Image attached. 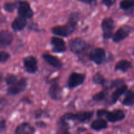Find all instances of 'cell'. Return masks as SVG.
<instances>
[{
	"label": "cell",
	"instance_id": "cell-1",
	"mask_svg": "<svg viewBox=\"0 0 134 134\" xmlns=\"http://www.w3.org/2000/svg\"><path fill=\"white\" fill-rule=\"evenodd\" d=\"M79 20V14L78 13H73L70 14L68 22L65 25H59L54 26L51 29V32L54 35L60 37H67L71 35L75 30Z\"/></svg>",
	"mask_w": 134,
	"mask_h": 134
},
{
	"label": "cell",
	"instance_id": "cell-2",
	"mask_svg": "<svg viewBox=\"0 0 134 134\" xmlns=\"http://www.w3.org/2000/svg\"><path fill=\"white\" fill-rule=\"evenodd\" d=\"M88 59L95 64H102L106 59V53L102 48H94L88 54Z\"/></svg>",
	"mask_w": 134,
	"mask_h": 134
},
{
	"label": "cell",
	"instance_id": "cell-3",
	"mask_svg": "<svg viewBox=\"0 0 134 134\" xmlns=\"http://www.w3.org/2000/svg\"><path fill=\"white\" fill-rule=\"evenodd\" d=\"M86 43L81 38H75L70 40L69 47L70 51L75 55H79L84 52L86 49Z\"/></svg>",
	"mask_w": 134,
	"mask_h": 134
},
{
	"label": "cell",
	"instance_id": "cell-4",
	"mask_svg": "<svg viewBox=\"0 0 134 134\" xmlns=\"http://www.w3.org/2000/svg\"><path fill=\"white\" fill-rule=\"evenodd\" d=\"M17 9L18 16L26 19L31 18L34 15V11L30 7V3L26 1H20Z\"/></svg>",
	"mask_w": 134,
	"mask_h": 134
},
{
	"label": "cell",
	"instance_id": "cell-5",
	"mask_svg": "<svg viewBox=\"0 0 134 134\" xmlns=\"http://www.w3.org/2000/svg\"><path fill=\"white\" fill-rule=\"evenodd\" d=\"M103 36L105 39H109L113 37V32L115 28V22L112 18H105L102 22Z\"/></svg>",
	"mask_w": 134,
	"mask_h": 134
},
{
	"label": "cell",
	"instance_id": "cell-6",
	"mask_svg": "<svg viewBox=\"0 0 134 134\" xmlns=\"http://www.w3.org/2000/svg\"><path fill=\"white\" fill-rule=\"evenodd\" d=\"M132 28L128 25H124L121 26L113 35L112 39L113 42L119 43L125 39L129 36L130 34L132 32Z\"/></svg>",
	"mask_w": 134,
	"mask_h": 134
},
{
	"label": "cell",
	"instance_id": "cell-7",
	"mask_svg": "<svg viewBox=\"0 0 134 134\" xmlns=\"http://www.w3.org/2000/svg\"><path fill=\"white\" fill-rule=\"evenodd\" d=\"M86 76L84 74L72 72L68 80V87L69 89H73L82 85L85 81Z\"/></svg>",
	"mask_w": 134,
	"mask_h": 134
},
{
	"label": "cell",
	"instance_id": "cell-8",
	"mask_svg": "<svg viewBox=\"0 0 134 134\" xmlns=\"http://www.w3.org/2000/svg\"><path fill=\"white\" fill-rule=\"evenodd\" d=\"M27 87V80L25 78H21L15 84L9 87L7 90L9 95H16L24 91Z\"/></svg>",
	"mask_w": 134,
	"mask_h": 134
},
{
	"label": "cell",
	"instance_id": "cell-9",
	"mask_svg": "<svg viewBox=\"0 0 134 134\" xmlns=\"http://www.w3.org/2000/svg\"><path fill=\"white\" fill-rule=\"evenodd\" d=\"M25 70L29 74H35L38 70L37 60L34 56H27L23 59Z\"/></svg>",
	"mask_w": 134,
	"mask_h": 134
},
{
	"label": "cell",
	"instance_id": "cell-10",
	"mask_svg": "<svg viewBox=\"0 0 134 134\" xmlns=\"http://www.w3.org/2000/svg\"><path fill=\"white\" fill-rule=\"evenodd\" d=\"M52 52L56 53H61L66 51L67 47L65 41L58 37H52L51 38Z\"/></svg>",
	"mask_w": 134,
	"mask_h": 134
},
{
	"label": "cell",
	"instance_id": "cell-11",
	"mask_svg": "<svg viewBox=\"0 0 134 134\" xmlns=\"http://www.w3.org/2000/svg\"><path fill=\"white\" fill-rule=\"evenodd\" d=\"M63 90L62 88L57 82H54L51 84V87L48 89V95L51 99L58 101L60 100L62 97Z\"/></svg>",
	"mask_w": 134,
	"mask_h": 134
},
{
	"label": "cell",
	"instance_id": "cell-12",
	"mask_svg": "<svg viewBox=\"0 0 134 134\" xmlns=\"http://www.w3.org/2000/svg\"><path fill=\"white\" fill-rule=\"evenodd\" d=\"M105 117L109 122L113 123L122 120L125 118V112L121 109H116L113 111H109Z\"/></svg>",
	"mask_w": 134,
	"mask_h": 134
},
{
	"label": "cell",
	"instance_id": "cell-13",
	"mask_svg": "<svg viewBox=\"0 0 134 134\" xmlns=\"http://www.w3.org/2000/svg\"><path fill=\"white\" fill-rule=\"evenodd\" d=\"M42 58L48 63L49 65L52 66L53 68L60 69L62 67L63 64L61 60L56 56L51 55L48 53H44L42 55Z\"/></svg>",
	"mask_w": 134,
	"mask_h": 134
},
{
	"label": "cell",
	"instance_id": "cell-14",
	"mask_svg": "<svg viewBox=\"0 0 134 134\" xmlns=\"http://www.w3.org/2000/svg\"><path fill=\"white\" fill-rule=\"evenodd\" d=\"M13 41L12 33L7 30H1L0 32V45L1 47H8Z\"/></svg>",
	"mask_w": 134,
	"mask_h": 134
},
{
	"label": "cell",
	"instance_id": "cell-15",
	"mask_svg": "<svg viewBox=\"0 0 134 134\" xmlns=\"http://www.w3.org/2000/svg\"><path fill=\"white\" fill-rule=\"evenodd\" d=\"M35 128L27 122H24L18 125L15 129L14 134H34Z\"/></svg>",
	"mask_w": 134,
	"mask_h": 134
},
{
	"label": "cell",
	"instance_id": "cell-16",
	"mask_svg": "<svg viewBox=\"0 0 134 134\" xmlns=\"http://www.w3.org/2000/svg\"><path fill=\"white\" fill-rule=\"evenodd\" d=\"M27 25V20L18 16L14 20L11 24V28L14 32L22 31Z\"/></svg>",
	"mask_w": 134,
	"mask_h": 134
},
{
	"label": "cell",
	"instance_id": "cell-17",
	"mask_svg": "<svg viewBox=\"0 0 134 134\" xmlns=\"http://www.w3.org/2000/svg\"><path fill=\"white\" fill-rule=\"evenodd\" d=\"M94 115L93 111H81L75 114V120H78L80 122H85L89 121Z\"/></svg>",
	"mask_w": 134,
	"mask_h": 134
},
{
	"label": "cell",
	"instance_id": "cell-18",
	"mask_svg": "<svg viewBox=\"0 0 134 134\" xmlns=\"http://www.w3.org/2000/svg\"><path fill=\"white\" fill-rule=\"evenodd\" d=\"M92 81L94 84H98V85H102L103 87L105 88L106 89H108L107 85H109L110 88V84L111 81H109L106 80L103 76V75L101 74L99 72H97L94 74V76L92 78Z\"/></svg>",
	"mask_w": 134,
	"mask_h": 134
},
{
	"label": "cell",
	"instance_id": "cell-19",
	"mask_svg": "<svg viewBox=\"0 0 134 134\" xmlns=\"http://www.w3.org/2000/svg\"><path fill=\"white\" fill-rule=\"evenodd\" d=\"M127 91H128V86L126 84H124L122 86L116 88V90L113 93L112 95H111V101L113 103H116L119 97L122 95L124 93H125Z\"/></svg>",
	"mask_w": 134,
	"mask_h": 134
},
{
	"label": "cell",
	"instance_id": "cell-20",
	"mask_svg": "<svg viewBox=\"0 0 134 134\" xmlns=\"http://www.w3.org/2000/svg\"><path fill=\"white\" fill-rule=\"evenodd\" d=\"M132 63L127 60H121L118 62L115 67L116 71L120 70L123 72H126L132 67Z\"/></svg>",
	"mask_w": 134,
	"mask_h": 134
},
{
	"label": "cell",
	"instance_id": "cell-21",
	"mask_svg": "<svg viewBox=\"0 0 134 134\" xmlns=\"http://www.w3.org/2000/svg\"><path fill=\"white\" fill-rule=\"evenodd\" d=\"M107 121L105 120L104 119H97L93 121L91 123L92 129L96 131L102 130L103 129L107 128Z\"/></svg>",
	"mask_w": 134,
	"mask_h": 134
},
{
	"label": "cell",
	"instance_id": "cell-22",
	"mask_svg": "<svg viewBox=\"0 0 134 134\" xmlns=\"http://www.w3.org/2000/svg\"><path fill=\"white\" fill-rule=\"evenodd\" d=\"M122 105L127 106H133L134 105V93L132 91L128 90L126 92L125 97L122 101Z\"/></svg>",
	"mask_w": 134,
	"mask_h": 134
},
{
	"label": "cell",
	"instance_id": "cell-23",
	"mask_svg": "<svg viewBox=\"0 0 134 134\" xmlns=\"http://www.w3.org/2000/svg\"><path fill=\"white\" fill-rule=\"evenodd\" d=\"M120 9L124 11H128L134 8V0H122L119 3Z\"/></svg>",
	"mask_w": 134,
	"mask_h": 134
},
{
	"label": "cell",
	"instance_id": "cell-24",
	"mask_svg": "<svg viewBox=\"0 0 134 134\" xmlns=\"http://www.w3.org/2000/svg\"><path fill=\"white\" fill-rule=\"evenodd\" d=\"M107 96H108V90L105 89L104 90L101 91L99 93L94 95L92 97V99L93 101H96V102H99V101H104L105 99H106Z\"/></svg>",
	"mask_w": 134,
	"mask_h": 134
},
{
	"label": "cell",
	"instance_id": "cell-25",
	"mask_svg": "<svg viewBox=\"0 0 134 134\" xmlns=\"http://www.w3.org/2000/svg\"><path fill=\"white\" fill-rule=\"evenodd\" d=\"M18 2H7L3 4V8L4 11L7 13H13L16 8H18Z\"/></svg>",
	"mask_w": 134,
	"mask_h": 134
},
{
	"label": "cell",
	"instance_id": "cell-26",
	"mask_svg": "<svg viewBox=\"0 0 134 134\" xmlns=\"http://www.w3.org/2000/svg\"><path fill=\"white\" fill-rule=\"evenodd\" d=\"M5 81L7 85H9V86H11V85H13L18 81V80H17V76L16 75L13 74H8L5 77Z\"/></svg>",
	"mask_w": 134,
	"mask_h": 134
},
{
	"label": "cell",
	"instance_id": "cell-27",
	"mask_svg": "<svg viewBox=\"0 0 134 134\" xmlns=\"http://www.w3.org/2000/svg\"><path fill=\"white\" fill-rule=\"evenodd\" d=\"M124 85V80L123 79L118 78L111 81L110 88H118Z\"/></svg>",
	"mask_w": 134,
	"mask_h": 134
},
{
	"label": "cell",
	"instance_id": "cell-28",
	"mask_svg": "<svg viewBox=\"0 0 134 134\" xmlns=\"http://www.w3.org/2000/svg\"><path fill=\"white\" fill-rule=\"evenodd\" d=\"M10 57V55L9 53L6 52V51H1L0 53V62L1 63H4L5 62L7 61Z\"/></svg>",
	"mask_w": 134,
	"mask_h": 134
},
{
	"label": "cell",
	"instance_id": "cell-29",
	"mask_svg": "<svg viewBox=\"0 0 134 134\" xmlns=\"http://www.w3.org/2000/svg\"><path fill=\"white\" fill-rule=\"evenodd\" d=\"M117 0H102V4L107 7H111L115 4Z\"/></svg>",
	"mask_w": 134,
	"mask_h": 134
},
{
	"label": "cell",
	"instance_id": "cell-30",
	"mask_svg": "<svg viewBox=\"0 0 134 134\" xmlns=\"http://www.w3.org/2000/svg\"><path fill=\"white\" fill-rule=\"evenodd\" d=\"M109 110H106V109H99V110H98L97 111V116L98 117L106 116Z\"/></svg>",
	"mask_w": 134,
	"mask_h": 134
},
{
	"label": "cell",
	"instance_id": "cell-31",
	"mask_svg": "<svg viewBox=\"0 0 134 134\" xmlns=\"http://www.w3.org/2000/svg\"><path fill=\"white\" fill-rule=\"evenodd\" d=\"M78 1L81 3H83L85 4H87V5H92L96 3L97 0H77Z\"/></svg>",
	"mask_w": 134,
	"mask_h": 134
},
{
	"label": "cell",
	"instance_id": "cell-32",
	"mask_svg": "<svg viewBox=\"0 0 134 134\" xmlns=\"http://www.w3.org/2000/svg\"><path fill=\"white\" fill-rule=\"evenodd\" d=\"M0 128H1V131H3L5 128H6V120L4 119H2L1 120V123H0Z\"/></svg>",
	"mask_w": 134,
	"mask_h": 134
},
{
	"label": "cell",
	"instance_id": "cell-33",
	"mask_svg": "<svg viewBox=\"0 0 134 134\" xmlns=\"http://www.w3.org/2000/svg\"><path fill=\"white\" fill-rule=\"evenodd\" d=\"M43 116V110L39 109V110H37L35 112V117L36 118H41V117Z\"/></svg>",
	"mask_w": 134,
	"mask_h": 134
},
{
	"label": "cell",
	"instance_id": "cell-34",
	"mask_svg": "<svg viewBox=\"0 0 134 134\" xmlns=\"http://www.w3.org/2000/svg\"><path fill=\"white\" fill-rule=\"evenodd\" d=\"M35 124H36V126H38L39 127H43V128H44V127H47V124H46L44 122H41V121L36 122V123H35Z\"/></svg>",
	"mask_w": 134,
	"mask_h": 134
}]
</instances>
